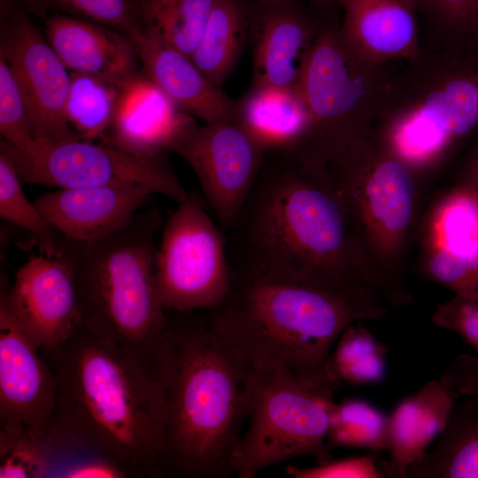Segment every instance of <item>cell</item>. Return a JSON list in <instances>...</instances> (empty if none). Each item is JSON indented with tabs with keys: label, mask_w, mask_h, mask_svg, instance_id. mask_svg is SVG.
<instances>
[{
	"label": "cell",
	"mask_w": 478,
	"mask_h": 478,
	"mask_svg": "<svg viewBox=\"0 0 478 478\" xmlns=\"http://www.w3.org/2000/svg\"><path fill=\"white\" fill-rule=\"evenodd\" d=\"M326 446L387 450L388 416L361 399L335 403Z\"/></svg>",
	"instance_id": "cell-31"
},
{
	"label": "cell",
	"mask_w": 478,
	"mask_h": 478,
	"mask_svg": "<svg viewBox=\"0 0 478 478\" xmlns=\"http://www.w3.org/2000/svg\"><path fill=\"white\" fill-rule=\"evenodd\" d=\"M426 252L424 274L431 281L454 291H478V243L461 251Z\"/></svg>",
	"instance_id": "cell-36"
},
{
	"label": "cell",
	"mask_w": 478,
	"mask_h": 478,
	"mask_svg": "<svg viewBox=\"0 0 478 478\" xmlns=\"http://www.w3.org/2000/svg\"><path fill=\"white\" fill-rule=\"evenodd\" d=\"M237 122L266 150H292L308 131L309 115L297 88L251 87L238 103Z\"/></svg>",
	"instance_id": "cell-23"
},
{
	"label": "cell",
	"mask_w": 478,
	"mask_h": 478,
	"mask_svg": "<svg viewBox=\"0 0 478 478\" xmlns=\"http://www.w3.org/2000/svg\"><path fill=\"white\" fill-rule=\"evenodd\" d=\"M216 0H138L140 33L190 57Z\"/></svg>",
	"instance_id": "cell-25"
},
{
	"label": "cell",
	"mask_w": 478,
	"mask_h": 478,
	"mask_svg": "<svg viewBox=\"0 0 478 478\" xmlns=\"http://www.w3.org/2000/svg\"><path fill=\"white\" fill-rule=\"evenodd\" d=\"M0 297L39 351L64 343L82 325L72 272L60 259L43 254L31 257L16 273L12 285L2 274Z\"/></svg>",
	"instance_id": "cell-14"
},
{
	"label": "cell",
	"mask_w": 478,
	"mask_h": 478,
	"mask_svg": "<svg viewBox=\"0 0 478 478\" xmlns=\"http://www.w3.org/2000/svg\"><path fill=\"white\" fill-rule=\"evenodd\" d=\"M241 0H216L201 41L190 56L194 64L217 87L231 74L245 36Z\"/></svg>",
	"instance_id": "cell-26"
},
{
	"label": "cell",
	"mask_w": 478,
	"mask_h": 478,
	"mask_svg": "<svg viewBox=\"0 0 478 478\" xmlns=\"http://www.w3.org/2000/svg\"><path fill=\"white\" fill-rule=\"evenodd\" d=\"M425 27L422 42L461 46L478 34V0H412Z\"/></svg>",
	"instance_id": "cell-32"
},
{
	"label": "cell",
	"mask_w": 478,
	"mask_h": 478,
	"mask_svg": "<svg viewBox=\"0 0 478 478\" xmlns=\"http://www.w3.org/2000/svg\"><path fill=\"white\" fill-rule=\"evenodd\" d=\"M66 478H123L131 477L129 472L106 458L89 455L66 466L58 474Z\"/></svg>",
	"instance_id": "cell-40"
},
{
	"label": "cell",
	"mask_w": 478,
	"mask_h": 478,
	"mask_svg": "<svg viewBox=\"0 0 478 478\" xmlns=\"http://www.w3.org/2000/svg\"><path fill=\"white\" fill-rule=\"evenodd\" d=\"M471 43L478 50V34L474 38V40L471 42Z\"/></svg>",
	"instance_id": "cell-44"
},
{
	"label": "cell",
	"mask_w": 478,
	"mask_h": 478,
	"mask_svg": "<svg viewBox=\"0 0 478 478\" xmlns=\"http://www.w3.org/2000/svg\"><path fill=\"white\" fill-rule=\"evenodd\" d=\"M261 4H273V3H290V2H296L300 0H255ZM310 1L313 4H316L318 5L326 7L330 5L331 4L336 2V0H305Z\"/></svg>",
	"instance_id": "cell-42"
},
{
	"label": "cell",
	"mask_w": 478,
	"mask_h": 478,
	"mask_svg": "<svg viewBox=\"0 0 478 478\" xmlns=\"http://www.w3.org/2000/svg\"><path fill=\"white\" fill-rule=\"evenodd\" d=\"M425 251H461L478 243V194L456 187L435 207L425 231Z\"/></svg>",
	"instance_id": "cell-29"
},
{
	"label": "cell",
	"mask_w": 478,
	"mask_h": 478,
	"mask_svg": "<svg viewBox=\"0 0 478 478\" xmlns=\"http://www.w3.org/2000/svg\"><path fill=\"white\" fill-rule=\"evenodd\" d=\"M40 351L58 382L45 434L58 455L100 456L131 477L162 476L166 405L154 366L82 325L64 343Z\"/></svg>",
	"instance_id": "cell-2"
},
{
	"label": "cell",
	"mask_w": 478,
	"mask_h": 478,
	"mask_svg": "<svg viewBox=\"0 0 478 478\" xmlns=\"http://www.w3.org/2000/svg\"><path fill=\"white\" fill-rule=\"evenodd\" d=\"M0 134L2 140L17 149H26L36 140V133L16 79L0 57Z\"/></svg>",
	"instance_id": "cell-35"
},
{
	"label": "cell",
	"mask_w": 478,
	"mask_h": 478,
	"mask_svg": "<svg viewBox=\"0 0 478 478\" xmlns=\"http://www.w3.org/2000/svg\"><path fill=\"white\" fill-rule=\"evenodd\" d=\"M0 57L9 65L24 97L37 139L77 135L66 105L70 73L44 34L20 10H13L1 28Z\"/></svg>",
	"instance_id": "cell-13"
},
{
	"label": "cell",
	"mask_w": 478,
	"mask_h": 478,
	"mask_svg": "<svg viewBox=\"0 0 478 478\" xmlns=\"http://www.w3.org/2000/svg\"><path fill=\"white\" fill-rule=\"evenodd\" d=\"M195 173L204 200L227 234L254 184L266 149L241 124L195 120L171 148Z\"/></svg>",
	"instance_id": "cell-12"
},
{
	"label": "cell",
	"mask_w": 478,
	"mask_h": 478,
	"mask_svg": "<svg viewBox=\"0 0 478 478\" xmlns=\"http://www.w3.org/2000/svg\"><path fill=\"white\" fill-rule=\"evenodd\" d=\"M286 474L293 478H379L383 477L371 456L351 457L317 463L313 466L302 467L288 465Z\"/></svg>",
	"instance_id": "cell-38"
},
{
	"label": "cell",
	"mask_w": 478,
	"mask_h": 478,
	"mask_svg": "<svg viewBox=\"0 0 478 478\" xmlns=\"http://www.w3.org/2000/svg\"><path fill=\"white\" fill-rule=\"evenodd\" d=\"M248 368L247 428L231 466L239 478L292 458L332 459L326 446L335 391L280 366Z\"/></svg>",
	"instance_id": "cell-8"
},
{
	"label": "cell",
	"mask_w": 478,
	"mask_h": 478,
	"mask_svg": "<svg viewBox=\"0 0 478 478\" xmlns=\"http://www.w3.org/2000/svg\"><path fill=\"white\" fill-rule=\"evenodd\" d=\"M403 63L373 135L417 176L478 127V50L421 42L419 55Z\"/></svg>",
	"instance_id": "cell-6"
},
{
	"label": "cell",
	"mask_w": 478,
	"mask_h": 478,
	"mask_svg": "<svg viewBox=\"0 0 478 478\" xmlns=\"http://www.w3.org/2000/svg\"><path fill=\"white\" fill-rule=\"evenodd\" d=\"M43 19L44 35L69 71L114 82L140 71L135 45L123 33L65 14Z\"/></svg>",
	"instance_id": "cell-20"
},
{
	"label": "cell",
	"mask_w": 478,
	"mask_h": 478,
	"mask_svg": "<svg viewBox=\"0 0 478 478\" xmlns=\"http://www.w3.org/2000/svg\"><path fill=\"white\" fill-rule=\"evenodd\" d=\"M120 82L70 73L66 118L71 128L81 138L102 141L106 137Z\"/></svg>",
	"instance_id": "cell-28"
},
{
	"label": "cell",
	"mask_w": 478,
	"mask_h": 478,
	"mask_svg": "<svg viewBox=\"0 0 478 478\" xmlns=\"http://www.w3.org/2000/svg\"><path fill=\"white\" fill-rule=\"evenodd\" d=\"M454 406L437 440L405 478H478V397Z\"/></svg>",
	"instance_id": "cell-24"
},
{
	"label": "cell",
	"mask_w": 478,
	"mask_h": 478,
	"mask_svg": "<svg viewBox=\"0 0 478 478\" xmlns=\"http://www.w3.org/2000/svg\"><path fill=\"white\" fill-rule=\"evenodd\" d=\"M457 398L440 380H432L396 406L388 416L389 460L382 467L383 477H406L445 428Z\"/></svg>",
	"instance_id": "cell-22"
},
{
	"label": "cell",
	"mask_w": 478,
	"mask_h": 478,
	"mask_svg": "<svg viewBox=\"0 0 478 478\" xmlns=\"http://www.w3.org/2000/svg\"><path fill=\"white\" fill-rule=\"evenodd\" d=\"M56 375L0 297V431L41 440L55 412Z\"/></svg>",
	"instance_id": "cell-15"
},
{
	"label": "cell",
	"mask_w": 478,
	"mask_h": 478,
	"mask_svg": "<svg viewBox=\"0 0 478 478\" xmlns=\"http://www.w3.org/2000/svg\"><path fill=\"white\" fill-rule=\"evenodd\" d=\"M161 225L157 208L143 209L98 240L67 238L58 258L72 272L82 326L153 366L167 318L155 274Z\"/></svg>",
	"instance_id": "cell-5"
},
{
	"label": "cell",
	"mask_w": 478,
	"mask_h": 478,
	"mask_svg": "<svg viewBox=\"0 0 478 478\" xmlns=\"http://www.w3.org/2000/svg\"><path fill=\"white\" fill-rule=\"evenodd\" d=\"M142 72L185 112L204 122H237L238 103L181 51L140 33L133 40Z\"/></svg>",
	"instance_id": "cell-21"
},
{
	"label": "cell",
	"mask_w": 478,
	"mask_h": 478,
	"mask_svg": "<svg viewBox=\"0 0 478 478\" xmlns=\"http://www.w3.org/2000/svg\"><path fill=\"white\" fill-rule=\"evenodd\" d=\"M15 167L0 151V216L3 220L31 233L38 243L41 254L59 258L67 237L65 236L30 202L22 189Z\"/></svg>",
	"instance_id": "cell-30"
},
{
	"label": "cell",
	"mask_w": 478,
	"mask_h": 478,
	"mask_svg": "<svg viewBox=\"0 0 478 478\" xmlns=\"http://www.w3.org/2000/svg\"><path fill=\"white\" fill-rule=\"evenodd\" d=\"M326 166L368 254L404 286L397 267L412 220L416 174L374 135L354 143Z\"/></svg>",
	"instance_id": "cell-9"
},
{
	"label": "cell",
	"mask_w": 478,
	"mask_h": 478,
	"mask_svg": "<svg viewBox=\"0 0 478 478\" xmlns=\"http://www.w3.org/2000/svg\"><path fill=\"white\" fill-rule=\"evenodd\" d=\"M386 304L368 292L231 273L228 296L208 321L245 366H280L335 391L339 386L328 374L334 345L351 324L382 320Z\"/></svg>",
	"instance_id": "cell-4"
},
{
	"label": "cell",
	"mask_w": 478,
	"mask_h": 478,
	"mask_svg": "<svg viewBox=\"0 0 478 478\" xmlns=\"http://www.w3.org/2000/svg\"><path fill=\"white\" fill-rule=\"evenodd\" d=\"M153 195L142 186L58 189L39 196L34 204L65 236L89 243L127 223Z\"/></svg>",
	"instance_id": "cell-17"
},
{
	"label": "cell",
	"mask_w": 478,
	"mask_h": 478,
	"mask_svg": "<svg viewBox=\"0 0 478 478\" xmlns=\"http://www.w3.org/2000/svg\"><path fill=\"white\" fill-rule=\"evenodd\" d=\"M340 32L360 58L376 64L408 61L421 50L420 19L412 0H336Z\"/></svg>",
	"instance_id": "cell-18"
},
{
	"label": "cell",
	"mask_w": 478,
	"mask_h": 478,
	"mask_svg": "<svg viewBox=\"0 0 478 478\" xmlns=\"http://www.w3.org/2000/svg\"><path fill=\"white\" fill-rule=\"evenodd\" d=\"M396 62V61H395ZM358 56L343 41L340 25L320 29L305 60L297 89L309 128L290 152L320 166L374 134L397 71Z\"/></svg>",
	"instance_id": "cell-7"
},
{
	"label": "cell",
	"mask_w": 478,
	"mask_h": 478,
	"mask_svg": "<svg viewBox=\"0 0 478 478\" xmlns=\"http://www.w3.org/2000/svg\"><path fill=\"white\" fill-rule=\"evenodd\" d=\"M293 3L264 4L266 8L254 27L252 87L297 86L305 60L323 24Z\"/></svg>",
	"instance_id": "cell-19"
},
{
	"label": "cell",
	"mask_w": 478,
	"mask_h": 478,
	"mask_svg": "<svg viewBox=\"0 0 478 478\" xmlns=\"http://www.w3.org/2000/svg\"><path fill=\"white\" fill-rule=\"evenodd\" d=\"M439 380L458 397H478V360L467 355L459 356Z\"/></svg>",
	"instance_id": "cell-39"
},
{
	"label": "cell",
	"mask_w": 478,
	"mask_h": 478,
	"mask_svg": "<svg viewBox=\"0 0 478 478\" xmlns=\"http://www.w3.org/2000/svg\"><path fill=\"white\" fill-rule=\"evenodd\" d=\"M431 321L436 327L459 334L478 350V291L455 293L436 307Z\"/></svg>",
	"instance_id": "cell-37"
},
{
	"label": "cell",
	"mask_w": 478,
	"mask_h": 478,
	"mask_svg": "<svg viewBox=\"0 0 478 478\" xmlns=\"http://www.w3.org/2000/svg\"><path fill=\"white\" fill-rule=\"evenodd\" d=\"M194 121L140 70L120 82L102 141L141 154L166 153Z\"/></svg>",
	"instance_id": "cell-16"
},
{
	"label": "cell",
	"mask_w": 478,
	"mask_h": 478,
	"mask_svg": "<svg viewBox=\"0 0 478 478\" xmlns=\"http://www.w3.org/2000/svg\"><path fill=\"white\" fill-rule=\"evenodd\" d=\"M328 361L333 382L367 385L379 382L385 375L386 346L358 322L348 326L339 336Z\"/></svg>",
	"instance_id": "cell-27"
},
{
	"label": "cell",
	"mask_w": 478,
	"mask_h": 478,
	"mask_svg": "<svg viewBox=\"0 0 478 478\" xmlns=\"http://www.w3.org/2000/svg\"><path fill=\"white\" fill-rule=\"evenodd\" d=\"M51 458L43 438L0 431V477H49Z\"/></svg>",
	"instance_id": "cell-34"
},
{
	"label": "cell",
	"mask_w": 478,
	"mask_h": 478,
	"mask_svg": "<svg viewBox=\"0 0 478 478\" xmlns=\"http://www.w3.org/2000/svg\"><path fill=\"white\" fill-rule=\"evenodd\" d=\"M27 9L45 18L65 14L114 28L132 41L140 34L138 0H26Z\"/></svg>",
	"instance_id": "cell-33"
},
{
	"label": "cell",
	"mask_w": 478,
	"mask_h": 478,
	"mask_svg": "<svg viewBox=\"0 0 478 478\" xmlns=\"http://www.w3.org/2000/svg\"><path fill=\"white\" fill-rule=\"evenodd\" d=\"M190 192L168 219L157 250L155 274L163 305L181 313L212 312L231 288L227 235Z\"/></svg>",
	"instance_id": "cell-11"
},
{
	"label": "cell",
	"mask_w": 478,
	"mask_h": 478,
	"mask_svg": "<svg viewBox=\"0 0 478 478\" xmlns=\"http://www.w3.org/2000/svg\"><path fill=\"white\" fill-rule=\"evenodd\" d=\"M457 187L464 188L478 194V141L464 162Z\"/></svg>",
	"instance_id": "cell-41"
},
{
	"label": "cell",
	"mask_w": 478,
	"mask_h": 478,
	"mask_svg": "<svg viewBox=\"0 0 478 478\" xmlns=\"http://www.w3.org/2000/svg\"><path fill=\"white\" fill-rule=\"evenodd\" d=\"M167 312L154 356L166 405L161 475L230 476L247 419L248 368L208 319Z\"/></svg>",
	"instance_id": "cell-3"
},
{
	"label": "cell",
	"mask_w": 478,
	"mask_h": 478,
	"mask_svg": "<svg viewBox=\"0 0 478 478\" xmlns=\"http://www.w3.org/2000/svg\"><path fill=\"white\" fill-rule=\"evenodd\" d=\"M231 273L277 276L377 295L402 306L405 289L361 243L326 166L268 150L226 234Z\"/></svg>",
	"instance_id": "cell-1"
},
{
	"label": "cell",
	"mask_w": 478,
	"mask_h": 478,
	"mask_svg": "<svg viewBox=\"0 0 478 478\" xmlns=\"http://www.w3.org/2000/svg\"><path fill=\"white\" fill-rule=\"evenodd\" d=\"M15 0H0V12L2 19H4L12 11Z\"/></svg>",
	"instance_id": "cell-43"
},
{
	"label": "cell",
	"mask_w": 478,
	"mask_h": 478,
	"mask_svg": "<svg viewBox=\"0 0 478 478\" xmlns=\"http://www.w3.org/2000/svg\"><path fill=\"white\" fill-rule=\"evenodd\" d=\"M0 151L10 158L22 184L58 189L142 186L177 203L190 194L166 153H136L108 141L88 140L78 135L37 139L26 149L2 140Z\"/></svg>",
	"instance_id": "cell-10"
}]
</instances>
